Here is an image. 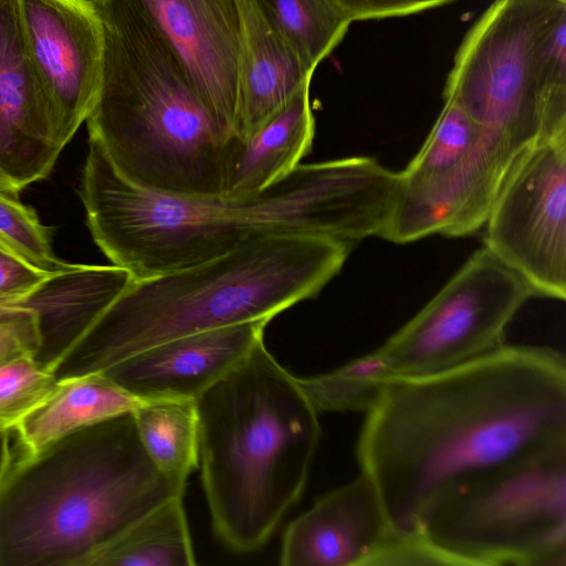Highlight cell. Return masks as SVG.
<instances>
[{
  "label": "cell",
  "instance_id": "7402d4cb",
  "mask_svg": "<svg viewBox=\"0 0 566 566\" xmlns=\"http://www.w3.org/2000/svg\"><path fill=\"white\" fill-rule=\"evenodd\" d=\"M182 496L150 511L102 551L90 566H193Z\"/></svg>",
  "mask_w": 566,
  "mask_h": 566
},
{
  "label": "cell",
  "instance_id": "1f68e13d",
  "mask_svg": "<svg viewBox=\"0 0 566 566\" xmlns=\"http://www.w3.org/2000/svg\"><path fill=\"white\" fill-rule=\"evenodd\" d=\"M560 1H566V0H560Z\"/></svg>",
  "mask_w": 566,
  "mask_h": 566
},
{
  "label": "cell",
  "instance_id": "ba28073f",
  "mask_svg": "<svg viewBox=\"0 0 566 566\" xmlns=\"http://www.w3.org/2000/svg\"><path fill=\"white\" fill-rule=\"evenodd\" d=\"M415 536L434 565L566 566V448L457 486L429 506Z\"/></svg>",
  "mask_w": 566,
  "mask_h": 566
},
{
  "label": "cell",
  "instance_id": "8992f818",
  "mask_svg": "<svg viewBox=\"0 0 566 566\" xmlns=\"http://www.w3.org/2000/svg\"><path fill=\"white\" fill-rule=\"evenodd\" d=\"M104 35L99 88L85 119L117 172L163 195H222L228 136L167 41L133 0H92Z\"/></svg>",
  "mask_w": 566,
  "mask_h": 566
},
{
  "label": "cell",
  "instance_id": "4fadbf2b",
  "mask_svg": "<svg viewBox=\"0 0 566 566\" xmlns=\"http://www.w3.org/2000/svg\"><path fill=\"white\" fill-rule=\"evenodd\" d=\"M413 542L398 535L369 476L358 478L321 497L285 528L283 566L412 565Z\"/></svg>",
  "mask_w": 566,
  "mask_h": 566
},
{
  "label": "cell",
  "instance_id": "9a60e30c",
  "mask_svg": "<svg viewBox=\"0 0 566 566\" xmlns=\"http://www.w3.org/2000/svg\"><path fill=\"white\" fill-rule=\"evenodd\" d=\"M65 146L29 56L18 0H0V190L46 178Z\"/></svg>",
  "mask_w": 566,
  "mask_h": 566
},
{
  "label": "cell",
  "instance_id": "7c38bea8",
  "mask_svg": "<svg viewBox=\"0 0 566 566\" xmlns=\"http://www.w3.org/2000/svg\"><path fill=\"white\" fill-rule=\"evenodd\" d=\"M25 46L64 146L96 98L104 35L92 0H18Z\"/></svg>",
  "mask_w": 566,
  "mask_h": 566
},
{
  "label": "cell",
  "instance_id": "d4e9b609",
  "mask_svg": "<svg viewBox=\"0 0 566 566\" xmlns=\"http://www.w3.org/2000/svg\"><path fill=\"white\" fill-rule=\"evenodd\" d=\"M56 377L35 357L0 366V430L14 428L52 391Z\"/></svg>",
  "mask_w": 566,
  "mask_h": 566
},
{
  "label": "cell",
  "instance_id": "3957f363",
  "mask_svg": "<svg viewBox=\"0 0 566 566\" xmlns=\"http://www.w3.org/2000/svg\"><path fill=\"white\" fill-rule=\"evenodd\" d=\"M184 492L149 459L133 412L33 453L15 446L0 482V566H90Z\"/></svg>",
  "mask_w": 566,
  "mask_h": 566
},
{
  "label": "cell",
  "instance_id": "4316f807",
  "mask_svg": "<svg viewBox=\"0 0 566 566\" xmlns=\"http://www.w3.org/2000/svg\"><path fill=\"white\" fill-rule=\"evenodd\" d=\"M350 22L402 17L454 0H328Z\"/></svg>",
  "mask_w": 566,
  "mask_h": 566
},
{
  "label": "cell",
  "instance_id": "277c9868",
  "mask_svg": "<svg viewBox=\"0 0 566 566\" xmlns=\"http://www.w3.org/2000/svg\"><path fill=\"white\" fill-rule=\"evenodd\" d=\"M352 245L285 234L248 242L186 269L135 280L52 368L56 379L103 371L176 337L250 321L270 322L315 297Z\"/></svg>",
  "mask_w": 566,
  "mask_h": 566
},
{
  "label": "cell",
  "instance_id": "d6986e66",
  "mask_svg": "<svg viewBox=\"0 0 566 566\" xmlns=\"http://www.w3.org/2000/svg\"><path fill=\"white\" fill-rule=\"evenodd\" d=\"M311 81L304 82L250 136L231 135L226 140L222 196L244 197L262 191L291 174L311 151L315 136Z\"/></svg>",
  "mask_w": 566,
  "mask_h": 566
},
{
  "label": "cell",
  "instance_id": "484cf974",
  "mask_svg": "<svg viewBox=\"0 0 566 566\" xmlns=\"http://www.w3.org/2000/svg\"><path fill=\"white\" fill-rule=\"evenodd\" d=\"M41 348L36 315L27 307L0 305V366L35 357Z\"/></svg>",
  "mask_w": 566,
  "mask_h": 566
},
{
  "label": "cell",
  "instance_id": "5b68a950",
  "mask_svg": "<svg viewBox=\"0 0 566 566\" xmlns=\"http://www.w3.org/2000/svg\"><path fill=\"white\" fill-rule=\"evenodd\" d=\"M195 401L213 532L233 552L259 551L306 488L319 412L263 340Z\"/></svg>",
  "mask_w": 566,
  "mask_h": 566
},
{
  "label": "cell",
  "instance_id": "83f0119b",
  "mask_svg": "<svg viewBox=\"0 0 566 566\" xmlns=\"http://www.w3.org/2000/svg\"><path fill=\"white\" fill-rule=\"evenodd\" d=\"M49 274L0 250V301L4 305L13 304L35 289Z\"/></svg>",
  "mask_w": 566,
  "mask_h": 566
},
{
  "label": "cell",
  "instance_id": "5bb4252c",
  "mask_svg": "<svg viewBox=\"0 0 566 566\" xmlns=\"http://www.w3.org/2000/svg\"><path fill=\"white\" fill-rule=\"evenodd\" d=\"M167 41L219 127L233 133L241 18L238 0H133Z\"/></svg>",
  "mask_w": 566,
  "mask_h": 566
},
{
  "label": "cell",
  "instance_id": "ac0fdd59",
  "mask_svg": "<svg viewBox=\"0 0 566 566\" xmlns=\"http://www.w3.org/2000/svg\"><path fill=\"white\" fill-rule=\"evenodd\" d=\"M241 18L238 105L233 133L245 138L312 80L259 0H238Z\"/></svg>",
  "mask_w": 566,
  "mask_h": 566
},
{
  "label": "cell",
  "instance_id": "30bf717a",
  "mask_svg": "<svg viewBox=\"0 0 566 566\" xmlns=\"http://www.w3.org/2000/svg\"><path fill=\"white\" fill-rule=\"evenodd\" d=\"M517 155L459 105L444 99L420 150L398 172L395 205L381 238L408 243L430 234L474 233L484 227Z\"/></svg>",
  "mask_w": 566,
  "mask_h": 566
},
{
  "label": "cell",
  "instance_id": "603a6c76",
  "mask_svg": "<svg viewBox=\"0 0 566 566\" xmlns=\"http://www.w3.org/2000/svg\"><path fill=\"white\" fill-rule=\"evenodd\" d=\"M269 20L310 72L344 39L349 24L328 0H259Z\"/></svg>",
  "mask_w": 566,
  "mask_h": 566
},
{
  "label": "cell",
  "instance_id": "f1b7e54d",
  "mask_svg": "<svg viewBox=\"0 0 566 566\" xmlns=\"http://www.w3.org/2000/svg\"><path fill=\"white\" fill-rule=\"evenodd\" d=\"M11 432L0 430V482L4 476L15 451V444L11 442Z\"/></svg>",
  "mask_w": 566,
  "mask_h": 566
},
{
  "label": "cell",
  "instance_id": "ffe728a7",
  "mask_svg": "<svg viewBox=\"0 0 566 566\" xmlns=\"http://www.w3.org/2000/svg\"><path fill=\"white\" fill-rule=\"evenodd\" d=\"M139 399L101 371L60 378L14 428L18 447L33 453L86 427L133 412Z\"/></svg>",
  "mask_w": 566,
  "mask_h": 566
},
{
  "label": "cell",
  "instance_id": "e0dca14e",
  "mask_svg": "<svg viewBox=\"0 0 566 566\" xmlns=\"http://www.w3.org/2000/svg\"><path fill=\"white\" fill-rule=\"evenodd\" d=\"M114 264L72 263L49 274L29 294L11 304L34 312L41 334L36 359L52 371L56 361L95 323L132 282Z\"/></svg>",
  "mask_w": 566,
  "mask_h": 566
},
{
  "label": "cell",
  "instance_id": "6da1fadb",
  "mask_svg": "<svg viewBox=\"0 0 566 566\" xmlns=\"http://www.w3.org/2000/svg\"><path fill=\"white\" fill-rule=\"evenodd\" d=\"M365 412L360 472L394 531L412 537L457 486L566 448V360L549 347L502 345L443 371L392 378Z\"/></svg>",
  "mask_w": 566,
  "mask_h": 566
},
{
  "label": "cell",
  "instance_id": "cb8c5ba5",
  "mask_svg": "<svg viewBox=\"0 0 566 566\" xmlns=\"http://www.w3.org/2000/svg\"><path fill=\"white\" fill-rule=\"evenodd\" d=\"M18 197L0 190V240L20 260L46 273L69 268L53 252L49 229Z\"/></svg>",
  "mask_w": 566,
  "mask_h": 566
},
{
  "label": "cell",
  "instance_id": "f546056e",
  "mask_svg": "<svg viewBox=\"0 0 566 566\" xmlns=\"http://www.w3.org/2000/svg\"><path fill=\"white\" fill-rule=\"evenodd\" d=\"M0 250L4 251V252H8L10 254H13L9 248L0 240ZM14 255V254H13ZM15 256V255H14ZM19 259V258H18Z\"/></svg>",
  "mask_w": 566,
  "mask_h": 566
},
{
  "label": "cell",
  "instance_id": "4dcf8cb0",
  "mask_svg": "<svg viewBox=\"0 0 566 566\" xmlns=\"http://www.w3.org/2000/svg\"><path fill=\"white\" fill-rule=\"evenodd\" d=\"M0 305H4V304L0 301Z\"/></svg>",
  "mask_w": 566,
  "mask_h": 566
},
{
  "label": "cell",
  "instance_id": "52a82bcc",
  "mask_svg": "<svg viewBox=\"0 0 566 566\" xmlns=\"http://www.w3.org/2000/svg\"><path fill=\"white\" fill-rule=\"evenodd\" d=\"M443 97L517 154L566 136V1L494 0L464 35Z\"/></svg>",
  "mask_w": 566,
  "mask_h": 566
},
{
  "label": "cell",
  "instance_id": "7a4b0ae2",
  "mask_svg": "<svg viewBox=\"0 0 566 566\" xmlns=\"http://www.w3.org/2000/svg\"><path fill=\"white\" fill-rule=\"evenodd\" d=\"M397 188L398 172L359 156L300 164L250 196H168L126 180L88 138L80 196L96 245L140 280L269 235H316L349 245L381 237Z\"/></svg>",
  "mask_w": 566,
  "mask_h": 566
},
{
  "label": "cell",
  "instance_id": "2e32d148",
  "mask_svg": "<svg viewBox=\"0 0 566 566\" xmlns=\"http://www.w3.org/2000/svg\"><path fill=\"white\" fill-rule=\"evenodd\" d=\"M269 322L250 321L176 337L101 371L143 399H196L263 340Z\"/></svg>",
  "mask_w": 566,
  "mask_h": 566
},
{
  "label": "cell",
  "instance_id": "8fae6325",
  "mask_svg": "<svg viewBox=\"0 0 566 566\" xmlns=\"http://www.w3.org/2000/svg\"><path fill=\"white\" fill-rule=\"evenodd\" d=\"M484 227V247L534 295L566 298V136L514 158Z\"/></svg>",
  "mask_w": 566,
  "mask_h": 566
},
{
  "label": "cell",
  "instance_id": "44dd1931",
  "mask_svg": "<svg viewBox=\"0 0 566 566\" xmlns=\"http://www.w3.org/2000/svg\"><path fill=\"white\" fill-rule=\"evenodd\" d=\"M133 416L140 442L151 462L185 491L188 476L199 465L195 399L145 400Z\"/></svg>",
  "mask_w": 566,
  "mask_h": 566
},
{
  "label": "cell",
  "instance_id": "9c48e42d",
  "mask_svg": "<svg viewBox=\"0 0 566 566\" xmlns=\"http://www.w3.org/2000/svg\"><path fill=\"white\" fill-rule=\"evenodd\" d=\"M532 295L528 284L483 247L412 318L354 363L377 387L462 365L504 345L509 323Z\"/></svg>",
  "mask_w": 566,
  "mask_h": 566
}]
</instances>
